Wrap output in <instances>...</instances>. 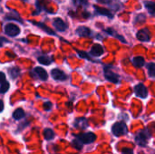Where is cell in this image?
<instances>
[{"label": "cell", "mask_w": 155, "mask_h": 154, "mask_svg": "<svg viewBox=\"0 0 155 154\" xmlns=\"http://www.w3.org/2000/svg\"><path fill=\"white\" fill-rule=\"evenodd\" d=\"M150 137H151V135H150L147 129L142 130L135 135V143L138 145H140L142 147H144L147 144V142L150 139Z\"/></svg>", "instance_id": "1"}, {"label": "cell", "mask_w": 155, "mask_h": 154, "mask_svg": "<svg viewBox=\"0 0 155 154\" xmlns=\"http://www.w3.org/2000/svg\"><path fill=\"white\" fill-rule=\"evenodd\" d=\"M112 132L115 136H123L128 133V128H127V125L125 124V123L118 122L113 125Z\"/></svg>", "instance_id": "2"}, {"label": "cell", "mask_w": 155, "mask_h": 154, "mask_svg": "<svg viewBox=\"0 0 155 154\" xmlns=\"http://www.w3.org/2000/svg\"><path fill=\"white\" fill-rule=\"evenodd\" d=\"M5 33L6 35L8 36H11V37H15V36H17L19 34H20V28L13 24V23H8L5 25Z\"/></svg>", "instance_id": "3"}, {"label": "cell", "mask_w": 155, "mask_h": 154, "mask_svg": "<svg viewBox=\"0 0 155 154\" xmlns=\"http://www.w3.org/2000/svg\"><path fill=\"white\" fill-rule=\"evenodd\" d=\"M104 76L106 78L107 81L114 83V84H118L120 82V76L119 74H115L114 72L112 71L111 67H109L108 65L104 67Z\"/></svg>", "instance_id": "4"}, {"label": "cell", "mask_w": 155, "mask_h": 154, "mask_svg": "<svg viewBox=\"0 0 155 154\" xmlns=\"http://www.w3.org/2000/svg\"><path fill=\"white\" fill-rule=\"evenodd\" d=\"M78 139L82 141L84 144H89L94 143L96 140V135L93 133H82L76 136Z\"/></svg>", "instance_id": "5"}, {"label": "cell", "mask_w": 155, "mask_h": 154, "mask_svg": "<svg viewBox=\"0 0 155 154\" xmlns=\"http://www.w3.org/2000/svg\"><path fill=\"white\" fill-rule=\"evenodd\" d=\"M134 93L138 97L143 98V99H145L148 96V90L143 84H136L134 87Z\"/></svg>", "instance_id": "6"}, {"label": "cell", "mask_w": 155, "mask_h": 154, "mask_svg": "<svg viewBox=\"0 0 155 154\" xmlns=\"http://www.w3.org/2000/svg\"><path fill=\"white\" fill-rule=\"evenodd\" d=\"M136 37L141 42H149L151 39V33H150L149 29L143 28V29H141L137 32Z\"/></svg>", "instance_id": "7"}, {"label": "cell", "mask_w": 155, "mask_h": 154, "mask_svg": "<svg viewBox=\"0 0 155 154\" xmlns=\"http://www.w3.org/2000/svg\"><path fill=\"white\" fill-rule=\"evenodd\" d=\"M53 25L54 26L55 30L59 31V32H64L65 30H67L68 28V25L67 23H65L63 19L56 17L54 21H53Z\"/></svg>", "instance_id": "8"}, {"label": "cell", "mask_w": 155, "mask_h": 154, "mask_svg": "<svg viewBox=\"0 0 155 154\" xmlns=\"http://www.w3.org/2000/svg\"><path fill=\"white\" fill-rule=\"evenodd\" d=\"M51 76L56 81H65L67 79L66 74L64 71H62L61 69H58V68L53 69L51 71Z\"/></svg>", "instance_id": "9"}, {"label": "cell", "mask_w": 155, "mask_h": 154, "mask_svg": "<svg viewBox=\"0 0 155 154\" xmlns=\"http://www.w3.org/2000/svg\"><path fill=\"white\" fill-rule=\"evenodd\" d=\"M76 34L80 37H90L93 35L92 30L87 26H79L76 29Z\"/></svg>", "instance_id": "10"}, {"label": "cell", "mask_w": 155, "mask_h": 154, "mask_svg": "<svg viewBox=\"0 0 155 154\" xmlns=\"http://www.w3.org/2000/svg\"><path fill=\"white\" fill-rule=\"evenodd\" d=\"M104 47L100 44H94L92 48H91V51H90V54L91 55L93 56H95V57H99L101 56L103 54H104Z\"/></svg>", "instance_id": "11"}, {"label": "cell", "mask_w": 155, "mask_h": 154, "mask_svg": "<svg viewBox=\"0 0 155 154\" xmlns=\"http://www.w3.org/2000/svg\"><path fill=\"white\" fill-rule=\"evenodd\" d=\"M34 73L35 74L36 77L39 78L42 81H46L48 79L47 72L44 68H42V67H35V70H34Z\"/></svg>", "instance_id": "12"}, {"label": "cell", "mask_w": 155, "mask_h": 154, "mask_svg": "<svg viewBox=\"0 0 155 154\" xmlns=\"http://www.w3.org/2000/svg\"><path fill=\"white\" fill-rule=\"evenodd\" d=\"M10 84L6 81L5 75L4 73H1V84H0V92L1 93H5L9 90Z\"/></svg>", "instance_id": "13"}, {"label": "cell", "mask_w": 155, "mask_h": 154, "mask_svg": "<svg viewBox=\"0 0 155 154\" xmlns=\"http://www.w3.org/2000/svg\"><path fill=\"white\" fill-rule=\"evenodd\" d=\"M94 10H95V13L100 15H104V16H107L110 18H114V14L111 12V10H109L107 8H102L99 6H94Z\"/></svg>", "instance_id": "14"}, {"label": "cell", "mask_w": 155, "mask_h": 154, "mask_svg": "<svg viewBox=\"0 0 155 154\" xmlns=\"http://www.w3.org/2000/svg\"><path fill=\"white\" fill-rule=\"evenodd\" d=\"M74 125V127H76V128L85 129V128H87V126H88V122H87V120H86L85 118L82 117V118L76 119Z\"/></svg>", "instance_id": "15"}, {"label": "cell", "mask_w": 155, "mask_h": 154, "mask_svg": "<svg viewBox=\"0 0 155 154\" xmlns=\"http://www.w3.org/2000/svg\"><path fill=\"white\" fill-rule=\"evenodd\" d=\"M145 8L148 10L149 14L152 15H155V3L153 1H150V0H146L144 1L143 3Z\"/></svg>", "instance_id": "16"}, {"label": "cell", "mask_w": 155, "mask_h": 154, "mask_svg": "<svg viewBox=\"0 0 155 154\" xmlns=\"http://www.w3.org/2000/svg\"><path fill=\"white\" fill-rule=\"evenodd\" d=\"M33 24L35 25H36V26H38V27H40V28H42L43 30H45V32H46L48 34H52V35H56V34L50 28V27H48L45 24H44V23H36V22H33Z\"/></svg>", "instance_id": "17"}, {"label": "cell", "mask_w": 155, "mask_h": 154, "mask_svg": "<svg viewBox=\"0 0 155 154\" xmlns=\"http://www.w3.org/2000/svg\"><path fill=\"white\" fill-rule=\"evenodd\" d=\"M144 63H145V61L143 56H136L133 59V64L135 67L141 68L144 65Z\"/></svg>", "instance_id": "18"}, {"label": "cell", "mask_w": 155, "mask_h": 154, "mask_svg": "<svg viewBox=\"0 0 155 154\" xmlns=\"http://www.w3.org/2000/svg\"><path fill=\"white\" fill-rule=\"evenodd\" d=\"M8 74L12 79H15L20 74V69L16 66L11 67L8 69Z\"/></svg>", "instance_id": "19"}, {"label": "cell", "mask_w": 155, "mask_h": 154, "mask_svg": "<svg viewBox=\"0 0 155 154\" xmlns=\"http://www.w3.org/2000/svg\"><path fill=\"white\" fill-rule=\"evenodd\" d=\"M25 111L22 109V108H18V109H16L14 113H13V118L15 119V120H21L22 118H24L25 117Z\"/></svg>", "instance_id": "20"}, {"label": "cell", "mask_w": 155, "mask_h": 154, "mask_svg": "<svg viewBox=\"0 0 155 154\" xmlns=\"http://www.w3.org/2000/svg\"><path fill=\"white\" fill-rule=\"evenodd\" d=\"M37 60L41 64H44V65H49L53 62V60L46 55H41L37 58Z\"/></svg>", "instance_id": "21"}, {"label": "cell", "mask_w": 155, "mask_h": 154, "mask_svg": "<svg viewBox=\"0 0 155 154\" xmlns=\"http://www.w3.org/2000/svg\"><path fill=\"white\" fill-rule=\"evenodd\" d=\"M44 135H45V140L50 141V140L54 139V131H53L52 129L46 128V129L44 130Z\"/></svg>", "instance_id": "22"}, {"label": "cell", "mask_w": 155, "mask_h": 154, "mask_svg": "<svg viewBox=\"0 0 155 154\" xmlns=\"http://www.w3.org/2000/svg\"><path fill=\"white\" fill-rule=\"evenodd\" d=\"M150 77H155V63H149L146 65Z\"/></svg>", "instance_id": "23"}, {"label": "cell", "mask_w": 155, "mask_h": 154, "mask_svg": "<svg viewBox=\"0 0 155 154\" xmlns=\"http://www.w3.org/2000/svg\"><path fill=\"white\" fill-rule=\"evenodd\" d=\"M108 34H110V35H114V36H115V37H117L118 39H120L122 42H124V43H126V41L124 40V38H123V36H121V35H119V34H117V33H115L112 28H107V29H105L104 30Z\"/></svg>", "instance_id": "24"}, {"label": "cell", "mask_w": 155, "mask_h": 154, "mask_svg": "<svg viewBox=\"0 0 155 154\" xmlns=\"http://www.w3.org/2000/svg\"><path fill=\"white\" fill-rule=\"evenodd\" d=\"M73 146L77 149V150H82L83 149V146H84V143H82V141L80 139H78L77 137L75 138V140L73 141Z\"/></svg>", "instance_id": "25"}, {"label": "cell", "mask_w": 155, "mask_h": 154, "mask_svg": "<svg viewBox=\"0 0 155 154\" xmlns=\"http://www.w3.org/2000/svg\"><path fill=\"white\" fill-rule=\"evenodd\" d=\"M73 4L76 6H87L88 5V0H72Z\"/></svg>", "instance_id": "26"}, {"label": "cell", "mask_w": 155, "mask_h": 154, "mask_svg": "<svg viewBox=\"0 0 155 154\" xmlns=\"http://www.w3.org/2000/svg\"><path fill=\"white\" fill-rule=\"evenodd\" d=\"M145 20H146V16H145V15H143V14H140V15H138L135 17L134 23H135V24H136L137 22H138V23H143Z\"/></svg>", "instance_id": "27"}, {"label": "cell", "mask_w": 155, "mask_h": 154, "mask_svg": "<svg viewBox=\"0 0 155 154\" xmlns=\"http://www.w3.org/2000/svg\"><path fill=\"white\" fill-rule=\"evenodd\" d=\"M43 107H44V109H45V111H50L51 108H52V103H51L50 102H46V103H44Z\"/></svg>", "instance_id": "28"}, {"label": "cell", "mask_w": 155, "mask_h": 154, "mask_svg": "<svg viewBox=\"0 0 155 154\" xmlns=\"http://www.w3.org/2000/svg\"><path fill=\"white\" fill-rule=\"evenodd\" d=\"M98 3L104 4V5H109L113 2V0H96Z\"/></svg>", "instance_id": "29"}, {"label": "cell", "mask_w": 155, "mask_h": 154, "mask_svg": "<svg viewBox=\"0 0 155 154\" xmlns=\"http://www.w3.org/2000/svg\"><path fill=\"white\" fill-rule=\"evenodd\" d=\"M122 154H134V152H133V150H131V149H124V150L123 151Z\"/></svg>", "instance_id": "30"}, {"label": "cell", "mask_w": 155, "mask_h": 154, "mask_svg": "<svg viewBox=\"0 0 155 154\" xmlns=\"http://www.w3.org/2000/svg\"><path fill=\"white\" fill-rule=\"evenodd\" d=\"M3 110H4V103L3 101H1V112H3Z\"/></svg>", "instance_id": "31"}]
</instances>
